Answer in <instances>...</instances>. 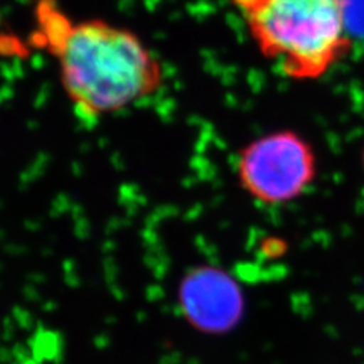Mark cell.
I'll return each mask as SVG.
<instances>
[{"label": "cell", "instance_id": "cell-1", "mask_svg": "<svg viewBox=\"0 0 364 364\" xmlns=\"http://www.w3.org/2000/svg\"><path fill=\"white\" fill-rule=\"evenodd\" d=\"M38 13L63 88L84 119L119 112L161 85V65L134 32L99 20L72 21L50 4Z\"/></svg>", "mask_w": 364, "mask_h": 364}, {"label": "cell", "instance_id": "cell-4", "mask_svg": "<svg viewBox=\"0 0 364 364\" xmlns=\"http://www.w3.org/2000/svg\"><path fill=\"white\" fill-rule=\"evenodd\" d=\"M178 304L193 329L210 336L231 333L246 313L243 287L218 266H196L181 278Z\"/></svg>", "mask_w": 364, "mask_h": 364}, {"label": "cell", "instance_id": "cell-2", "mask_svg": "<svg viewBox=\"0 0 364 364\" xmlns=\"http://www.w3.org/2000/svg\"><path fill=\"white\" fill-rule=\"evenodd\" d=\"M264 58L296 81L325 76L350 52L349 0H232Z\"/></svg>", "mask_w": 364, "mask_h": 364}, {"label": "cell", "instance_id": "cell-5", "mask_svg": "<svg viewBox=\"0 0 364 364\" xmlns=\"http://www.w3.org/2000/svg\"><path fill=\"white\" fill-rule=\"evenodd\" d=\"M361 166H363V172H364V146H363V151H361Z\"/></svg>", "mask_w": 364, "mask_h": 364}, {"label": "cell", "instance_id": "cell-3", "mask_svg": "<svg viewBox=\"0 0 364 364\" xmlns=\"http://www.w3.org/2000/svg\"><path fill=\"white\" fill-rule=\"evenodd\" d=\"M235 178L246 196L266 207L298 200L318 172L313 144L301 134L281 129L259 135L235 156Z\"/></svg>", "mask_w": 364, "mask_h": 364}]
</instances>
